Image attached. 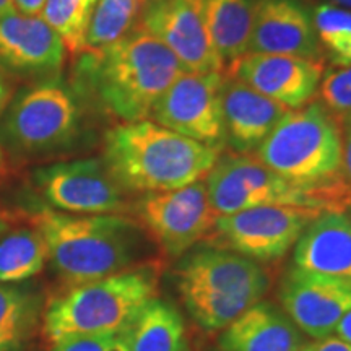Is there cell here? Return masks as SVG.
Here are the masks:
<instances>
[{
    "label": "cell",
    "mask_w": 351,
    "mask_h": 351,
    "mask_svg": "<svg viewBox=\"0 0 351 351\" xmlns=\"http://www.w3.org/2000/svg\"><path fill=\"white\" fill-rule=\"evenodd\" d=\"M186 69L168 47L138 23L98 51H83L75 64L77 91L121 122L150 117L153 104Z\"/></svg>",
    "instance_id": "cell-1"
},
{
    "label": "cell",
    "mask_w": 351,
    "mask_h": 351,
    "mask_svg": "<svg viewBox=\"0 0 351 351\" xmlns=\"http://www.w3.org/2000/svg\"><path fill=\"white\" fill-rule=\"evenodd\" d=\"M219 153L148 119L119 122L103 142L104 165L127 194L176 191L204 181Z\"/></svg>",
    "instance_id": "cell-2"
},
{
    "label": "cell",
    "mask_w": 351,
    "mask_h": 351,
    "mask_svg": "<svg viewBox=\"0 0 351 351\" xmlns=\"http://www.w3.org/2000/svg\"><path fill=\"white\" fill-rule=\"evenodd\" d=\"M28 223L43 234L51 267L67 288L132 269L145 251L142 228L122 215H72L38 207Z\"/></svg>",
    "instance_id": "cell-3"
},
{
    "label": "cell",
    "mask_w": 351,
    "mask_h": 351,
    "mask_svg": "<svg viewBox=\"0 0 351 351\" xmlns=\"http://www.w3.org/2000/svg\"><path fill=\"white\" fill-rule=\"evenodd\" d=\"M156 295L158 271L150 265L77 285L46 302L43 335L52 345L77 335L124 333Z\"/></svg>",
    "instance_id": "cell-4"
},
{
    "label": "cell",
    "mask_w": 351,
    "mask_h": 351,
    "mask_svg": "<svg viewBox=\"0 0 351 351\" xmlns=\"http://www.w3.org/2000/svg\"><path fill=\"white\" fill-rule=\"evenodd\" d=\"M176 285L189 315L207 332L226 328L270 288L261 263L226 249H200L176 269Z\"/></svg>",
    "instance_id": "cell-5"
},
{
    "label": "cell",
    "mask_w": 351,
    "mask_h": 351,
    "mask_svg": "<svg viewBox=\"0 0 351 351\" xmlns=\"http://www.w3.org/2000/svg\"><path fill=\"white\" fill-rule=\"evenodd\" d=\"M256 156L288 181L311 189L326 187L341 176V125L319 101L291 109Z\"/></svg>",
    "instance_id": "cell-6"
},
{
    "label": "cell",
    "mask_w": 351,
    "mask_h": 351,
    "mask_svg": "<svg viewBox=\"0 0 351 351\" xmlns=\"http://www.w3.org/2000/svg\"><path fill=\"white\" fill-rule=\"evenodd\" d=\"M80 106L59 80L21 90L0 116V145L7 158L39 160L69 150L80 135Z\"/></svg>",
    "instance_id": "cell-7"
},
{
    "label": "cell",
    "mask_w": 351,
    "mask_h": 351,
    "mask_svg": "<svg viewBox=\"0 0 351 351\" xmlns=\"http://www.w3.org/2000/svg\"><path fill=\"white\" fill-rule=\"evenodd\" d=\"M340 179L319 189L298 186L276 174L257 156L232 153L218 158L205 178V186L217 217L270 205L340 212L337 187L340 186Z\"/></svg>",
    "instance_id": "cell-8"
},
{
    "label": "cell",
    "mask_w": 351,
    "mask_h": 351,
    "mask_svg": "<svg viewBox=\"0 0 351 351\" xmlns=\"http://www.w3.org/2000/svg\"><path fill=\"white\" fill-rule=\"evenodd\" d=\"M32 186L44 207L72 215H121L127 192L114 181L103 158L57 161L32 173Z\"/></svg>",
    "instance_id": "cell-9"
},
{
    "label": "cell",
    "mask_w": 351,
    "mask_h": 351,
    "mask_svg": "<svg viewBox=\"0 0 351 351\" xmlns=\"http://www.w3.org/2000/svg\"><path fill=\"white\" fill-rule=\"evenodd\" d=\"M134 212L171 258L181 257L204 239L217 219L205 179L176 191L143 194L135 202Z\"/></svg>",
    "instance_id": "cell-10"
},
{
    "label": "cell",
    "mask_w": 351,
    "mask_h": 351,
    "mask_svg": "<svg viewBox=\"0 0 351 351\" xmlns=\"http://www.w3.org/2000/svg\"><path fill=\"white\" fill-rule=\"evenodd\" d=\"M225 70L184 72L153 104L150 117L166 129L221 152L226 145L221 112Z\"/></svg>",
    "instance_id": "cell-11"
},
{
    "label": "cell",
    "mask_w": 351,
    "mask_h": 351,
    "mask_svg": "<svg viewBox=\"0 0 351 351\" xmlns=\"http://www.w3.org/2000/svg\"><path fill=\"white\" fill-rule=\"evenodd\" d=\"M320 213L322 210L309 207H254L218 215L213 230L231 251L256 262H270L295 247L302 231Z\"/></svg>",
    "instance_id": "cell-12"
},
{
    "label": "cell",
    "mask_w": 351,
    "mask_h": 351,
    "mask_svg": "<svg viewBox=\"0 0 351 351\" xmlns=\"http://www.w3.org/2000/svg\"><path fill=\"white\" fill-rule=\"evenodd\" d=\"M138 25L168 47L186 72L225 70L205 26L200 0H147Z\"/></svg>",
    "instance_id": "cell-13"
},
{
    "label": "cell",
    "mask_w": 351,
    "mask_h": 351,
    "mask_svg": "<svg viewBox=\"0 0 351 351\" xmlns=\"http://www.w3.org/2000/svg\"><path fill=\"white\" fill-rule=\"evenodd\" d=\"M280 302L306 337L326 339L335 333L341 317L351 309V280L289 267L280 285Z\"/></svg>",
    "instance_id": "cell-14"
},
{
    "label": "cell",
    "mask_w": 351,
    "mask_h": 351,
    "mask_svg": "<svg viewBox=\"0 0 351 351\" xmlns=\"http://www.w3.org/2000/svg\"><path fill=\"white\" fill-rule=\"evenodd\" d=\"M62 39L41 16L12 10L0 16V70L26 80H57L65 62Z\"/></svg>",
    "instance_id": "cell-15"
},
{
    "label": "cell",
    "mask_w": 351,
    "mask_h": 351,
    "mask_svg": "<svg viewBox=\"0 0 351 351\" xmlns=\"http://www.w3.org/2000/svg\"><path fill=\"white\" fill-rule=\"evenodd\" d=\"M267 98L288 109H300L313 103L324 75V62L298 56L247 52L225 67Z\"/></svg>",
    "instance_id": "cell-16"
},
{
    "label": "cell",
    "mask_w": 351,
    "mask_h": 351,
    "mask_svg": "<svg viewBox=\"0 0 351 351\" xmlns=\"http://www.w3.org/2000/svg\"><path fill=\"white\" fill-rule=\"evenodd\" d=\"M249 52L322 60L313 13L301 0H254Z\"/></svg>",
    "instance_id": "cell-17"
},
{
    "label": "cell",
    "mask_w": 351,
    "mask_h": 351,
    "mask_svg": "<svg viewBox=\"0 0 351 351\" xmlns=\"http://www.w3.org/2000/svg\"><path fill=\"white\" fill-rule=\"evenodd\" d=\"M219 95L225 140L239 155L256 153L258 145L291 111L226 72L223 75Z\"/></svg>",
    "instance_id": "cell-18"
},
{
    "label": "cell",
    "mask_w": 351,
    "mask_h": 351,
    "mask_svg": "<svg viewBox=\"0 0 351 351\" xmlns=\"http://www.w3.org/2000/svg\"><path fill=\"white\" fill-rule=\"evenodd\" d=\"M293 267L351 280V215L324 212L313 219L295 244Z\"/></svg>",
    "instance_id": "cell-19"
},
{
    "label": "cell",
    "mask_w": 351,
    "mask_h": 351,
    "mask_svg": "<svg viewBox=\"0 0 351 351\" xmlns=\"http://www.w3.org/2000/svg\"><path fill=\"white\" fill-rule=\"evenodd\" d=\"M309 341L282 307L258 301L219 335L221 351H304Z\"/></svg>",
    "instance_id": "cell-20"
},
{
    "label": "cell",
    "mask_w": 351,
    "mask_h": 351,
    "mask_svg": "<svg viewBox=\"0 0 351 351\" xmlns=\"http://www.w3.org/2000/svg\"><path fill=\"white\" fill-rule=\"evenodd\" d=\"M43 288L28 280L0 283V351H26L43 327Z\"/></svg>",
    "instance_id": "cell-21"
},
{
    "label": "cell",
    "mask_w": 351,
    "mask_h": 351,
    "mask_svg": "<svg viewBox=\"0 0 351 351\" xmlns=\"http://www.w3.org/2000/svg\"><path fill=\"white\" fill-rule=\"evenodd\" d=\"M205 26L225 67L249 52L254 0H200Z\"/></svg>",
    "instance_id": "cell-22"
},
{
    "label": "cell",
    "mask_w": 351,
    "mask_h": 351,
    "mask_svg": "<svg viewBox=\"0 0 351 351\" xmlns=\"http://www.w3.org/2000/svg\"><path fill=\"white\" fill-rule=\"evenodd\" d=\"M125 337L130 351H191L182 314L158 296L143 307Z\"/></svg>",
    "instance_id": "cell-23"
},
{
    "label": "cell",
    "mask_w": 351,
    "mask_h": 351,
    "mask_svg": "<svg viewBox=\"0 0 351 351\" xmlns=\"http://www.w3.org/2000/svg\"><path fill=\"white\" fill-rule=\"evenodd\" d=\"M49 262L43 234L33 225L16 228L0 238V283H21L41 274Z\"/></svg>",
    "instance_id": "cell-24"
},
{
    "label": "cell",
    "mask_w": 351,
    "mask_h": 351,
    "mask_svg": "<svg viewBox=\"0 0 351 351\" xmlns=\"http://www.w3.org/2000/svg\"><path fill=\"white\" fill-rule=\"evenodd\" d=\"M147 0H98L88 26L85 51H98L127 33L138 23Z\"/></svg>",
    "instance_id": "cell-25"
},
{
    "label": "cell",
    "mask_w": 351,
    "mask_h": 351,
    "mask_svg": "<svg viewBox=\"0 0 351 351\" xmlns=\"http://www.w3.org/2000/svg\"><path fill=\"white\" fill-rule=\"evenodd\" d=\"M98 0H46L41 19L62 39L72 56L85 51V41L91 15Z\"/></svg>",
    "instance_id": "cell-26"
},
{
    "label": "cell",
    "mask_w": 351,
    "mask_h": 351,
    "mask_svg": "<svg viewBox=\"0 0 351 351\" xmlns=\"http://www.w3.org/2000/svg\"><path fill=\"white\" fill-rule=\"evenodd\" d=\"M314 28L322 51L333 65H351V10L320 3L313 12Z\"/></svg>",
    "instance_id": "cell-27"
},
{
    "label": "cell",
    "mask_w": 351,
    "mask_h": 351,
    "mask_svg": "<svg viewBox=\"0 0 351 351\" xmlns=\"http://www.w3.org/2000/svg\"><path fill=\"white\" fill-rule=\"evenodd\" d=\"M317 93L319 103L340 125L351 121V65H333L324 72Z\"/></svg>",
    "instance_id": "cell-28"
},
{
    "label": "cell",
    "mask_w": 351,
    "mask_h": 351,
    "mask_svg": "<svg viewBox=\"0 0 351 351\" xmlns=\"http://www.w3.org/2000/svg\"><path fill=\"white\" fill-rule=\"evenodd\" d=\"M51 351H130L124 333L77 335L52 343Z\"/></svg>",
    "instance_id": "cell-29"
},
{
    "label": "cell",
    "mask_w": 351,
    "mask_h": 351,
    "mask_svg": "<svg viewBox=\"0 0 351 351\" xmlns=\"http://www.w3.org/2000/svg\"><path fill=\"white\" fill-rule=\"evenodd\" d=\"M341 134V176L351 186V121L343 125Z\"/></svg>",
    "instance_id": "cell-30"
},
{
    "label": "cell",
    "mask_w": 351,
    "mask_h": 351,
    "mask_svg": "<svg viewBox=\"0 0 351 351\" xmlns=\"http://www.w3.org/2000/svg\"><path fill=\"white\" fill-rule=\"evenodd\" d=\"M304 351H351V343L330 335L326 339L309 341Z\"/></svg>",
    "instance_id": "cell-31"
},
{
    "label": "cell",
    "mask_w": 351,
    "mask_h": 351,
    "mask_svg": "<svg viewBox=\"0 0 351 351\" xmlns=\"http://www.w3.org/2000/svg\"><path fill=\"white\" fill-rule=\"evenodd\" d=\"M12 2L13 8L19 13H21V15L39 16L41 15L46 0H12Z\"/></svg>",
    "instance_id": "cell-32"
},
{
    "label": "cell",
    "mask_w": 351,
    "mask_h": 351,
    "mask_svg": "<svg viewBox=\"0 0 351 351\" xmlns=\"http://www.w3.org/2000/svg\"><path fill=\"white\" fill-rule=\"evenodd\" d=\"M335 333L339 339L351 343V309L341 317L339 326L335 328Z\"/></svg>",
    "instance_id": "cell-33"
},
{
    "label": "cell",
    "mask_w": 351,
    "mask_h": 351,
    "mask_svg": "<svg viewBox=\"0 0 351 351\" xmlns=\"http://www.w3.org/2000/svg\"><path fill=\"white\" fill-rule=\"evenodd\" d=\"M7 173H8V161H7L5 152H3L2 145H0V184H2L3 179L7 178Z\"/></svg>",
    "instance_id": "cell-34"
},
{
    "label": "cell",
    "mask_w": 351,
    "mask_h": 351,
    "mask_svg": "<svg viewBox=\"0 0 351 351\" xmlns=\"http://www.w3.org/2000/svg\"><path fill=\"white\" fill-rule=\"evenodd\" d=\"M12 10H15V8H13L12 0H0V16H3L5 13Z\"/></svg>",
    "instance_id": "cell-35"
},
{
    "label": "cell",
    "mask_w": 351,
    "mask_h": 351,
    "mask_svg": "<svg viewBox=\"0 0 351 351\" xmlns=\"http://www.w3.org/2000/svg\"><path fill=\"white\" fill-rule=\"evenodd\" d=\"M8 231V219L3 213H0V238Z\"/></svg>",
    "instance_id": "cell-36"
},
{
    "label": "cell",
    "mask_w": 351,
    "mask_h": 351,
    "mask_svg": "<svg viewBox=\"0 0 351 351\" xmlns=\"http://www.w3.org/2000/svg\"><path fill=\"white\" fill-rule=\"evenodd\" d=\"M330 3H333V5H339V7H343V8H348V10H351V0H330Z\"/></svg>",
    "instance_id": "cell-37"
},
{
    "label": "cell",
    "mask_w": 351,
    "mask_h": 351,
    "mask_svg": "<svg viewBox=\"0 0 351 351\" xmlns=\"http://www.w3.org/2000/svg\"><path fill=\"white\" fill-rule=\"evenodd\" d=\"M346 210H351V186H350L348 195H346Z\"/></svg>",
    "instance_id": "cell-38"
}]
</instances>
